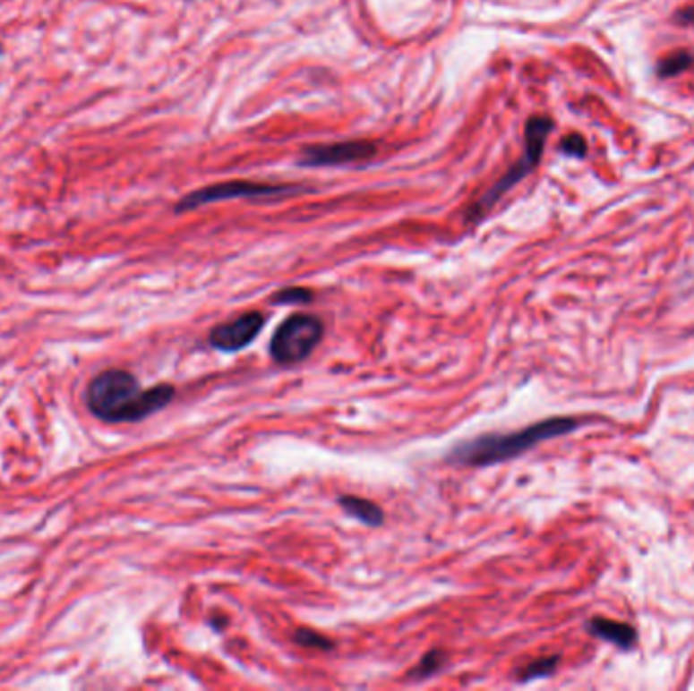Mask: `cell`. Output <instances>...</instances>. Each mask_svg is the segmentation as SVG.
Instances as JSON below:
<instances>
[{"instance_id":"13","label":"cell","mask_w":694,"mask_h":691,"mask_svg":"<svg viewBox=\"0 0 694 691\" xmlns=\"http://www.w3.org/2000/svg\"><path fill=\"white\" fill-rule=\"evenodd\" d=\"M293 639L296 644H301V647H309V649H321V651H330L333 647V643L330 639H325V636H321L315 631H311V628H299L293 635Z\"/></svg>"},{"instance_id":"14","label":"cell","mask_w":694,"mask_h":691,"mask_svg":"<svg viewBox=\"0 0 694 691\" xmlns=\"http://www.w3.org/2000/svg\"><path fill=\"white\" fill-rule=\"evenodd\" d=\"M313 298V293L307 288L293 286L285 288L272 296V304H307Z\"/></svg>"},{"instance_id":"7","label":"cell","mask_w":694,"mask_h":691,"mask_svg":"<svg viewBox=\"0 0 694 691\" xmlns=\"http://www.w3.org/2000/svg\"><path fill=\"white\" fill-rule=\"evenodd\" d=\"M376 155V144L368 141H347L313 147L301 158L303 166H338L347 163H362Z\"/></svg>"},{"instance_id":"12","label":"cell","mask_w":694,"mask_h":691,"mask_svg":"<svg viewBox=\"0 0 694 691\" xmlns=\"http://www.w3.org/2000/svg\"><path fill=\"white\" fill-rule=\"evenodd\" d=\"M445 665V653L443 651H431L421 659V663L416 665V670L410 671V679H424L437 673L441 667Z\"/></svg>"},{"instance_id":"6","label":"cell","mask_w":694,"mask_h":691,"mask_svg":"<svg viewBox=\"0 0 694 691\" xmlns=\"http://www.w3.org/2000/svg\"><path fill=\"white\" fill-rule=\"evenodd\" d=\"M264 327V314L258 311L244 312L240 317L224 322L211 328L210 345L218 351L236 353L256 339Z\"/></svg>"},{"instance_id":"15","label":"cell","mask_w":694,"mask_h":691,"mask_svg":"<svg viewBox=\"0 0 694 691\" xmlns=\"http://www.w3.org/2000/svg\"><path fill=\"white\" fill-rule=\"evenodd\" d=\"M561 150L567 157H575V158H583L587 155V141L581 134H569L562 138L561 142Z\"/></svg>"},{"instance_id":"16","label":"cell","mask_w":694,"mask_h":691,"mask_svg":"<svg viewBox=\"0 0 694 691\" xmlns=\"http://www.w3.org/2000/svg\"><path fill=\"white\" fill-rule=\"evenodd\" d=\"M674 21L682 27H694V4L684 6V9L674 13Z\"/></svg>"},{"instance_id":"8","label":"cell","mask_w":694,"mask_h":691,"mask_svg":"<svg viewBox=\"0 0 694 691\" xmlns=\"http://www.w3.org/2000/svg\"><path fill=\"white\" fill-rule=\"evenodd\" d=\"M587 631H589L593 636H597V639L613 643L615 647L620 649H631L638 639L636 628L631 625L617 623V620L604 618V617L591 618L589 623H587Z\"/></svg>"},{"instance_id":"1","label":"cell","mask_w":694,"mask_h":691,"mask_svg":"<svg viewBox=\"0 0 694 691\" xmlns=\"http://www.w3.org/2000/svg\"><path fill=\"white\" fill-rule=\"evenodd\" d=\"M175 396L173 386H157L142 389L139 380L124 370H106L90 381L86 404L96 418L112 424L141 422L150 414L163 410Z\"/></svg>"},{"instance_id":"9","label":"cell","mask_w":694,"mask_h":691,"mask_svg":"<svg viewBox=\"0 0 694 691\" xmlns=\"http://www.w3.org/2000/svg\"><path fill=\"white\" fill-rule=\"evenodd\" d=\"M339 507L347 513L349 517L362 521L364 525L380 527L384 524V511L380 507L370 501V499H362L356 495H343L339 497Z\"/></svg>"},{"instance_id":"5","label":"cell","mask_w":694,"mask_h":691,"mask_svg":"<svg viewBox=\"0 0 694 691\" xmlns=\"http://www.w3.org/2000/svg\"><path fill=\"white\" fill-rule=\"evenodd\" d=\"M288 191H295V189L280 187V185H261V183H250V181H226V183H218V185L197 189L193 193L185 195L175 209L183 213L210 203L230 201V199H242V197L258 199V197H270V195H285Z\"/></svg>"},{"instance_id":"2","label":"cell","mask_w":694,"mask_h":691,"mask_svg":"<svg viewBox=\"0 0 694 691\" xmlns=\"http://www.w3.org/2000/svg\"><path fill=\"white\" fill-rule=\"evenodd\" d=\"M578 426L575 418H551L536 422L522 430L508 434H484L477 439L465 440L449 452L447 460L461 466H490L524 455L536 444L564 436Z\"/></svg>"},{"instance_id":"4","label":"cell","mask_w":694,"mask_h":691,"mask_svg":"<svg viewBox=\"0 0 694 691\" xmlns=\"http://www.w3.org/2000/svg\"><path fill=\"white\" fill-rule=\"evenodd\" d=\"M325 325L315 314H291L270 339V357L278 365H296L307 359L323 339Z\"/></svg>"},{"instance_id":"11","label":"cell","mask_w":694,"mask_h":691,"mask_svg":"<svg viewBox=\"0 0 694 691\" xmlns=\"http://www.w3.org/2000/svg\"><path fill=\"white\" fill-rule=\"evenodd\" d=\"M559 667V657H543L536 659L524 667V670L518 671V681H534V679H543V678H551V675L556 671Z\"/></svg>"},{"instance_id":"3","label":"cell","mask_w":694,"mask_h":691,"mask_svg":"<svg viewBox=\"0 0 694 691\" xmlns=\"http://www.w3.org/2000/svg\"><path fill=\"white\" fill-rule=\"evenodd\" d=\"M553 128H554V122L546 116H532L528 120V124H526V150L522 158L518 160V163L476 203V207L469 211V218L473 221L482 219V215L490 211L493 203L498 201L503 193H508V191L514 185H518L526 175H530L534 168H536L540 158H543L546 138L551 134Z\"/></svg>"},{"instance_id":"10","label":"cell","mask_w":694,"mask_h":691,"mask_svg":"<svg viewBox=\"0 0 694 691\" xmlns=\"http://www.w3.org/2000/svg\"><path fill=\"white\" fill-rule=\"evenodd\" d=\"M692 64H694L692 53L686 51V49H678V51L668 53L666 57H662L658 61L655 72H658V78L668 80V78H676V75L689 72Z\"/></svg>"}]
</instances>
